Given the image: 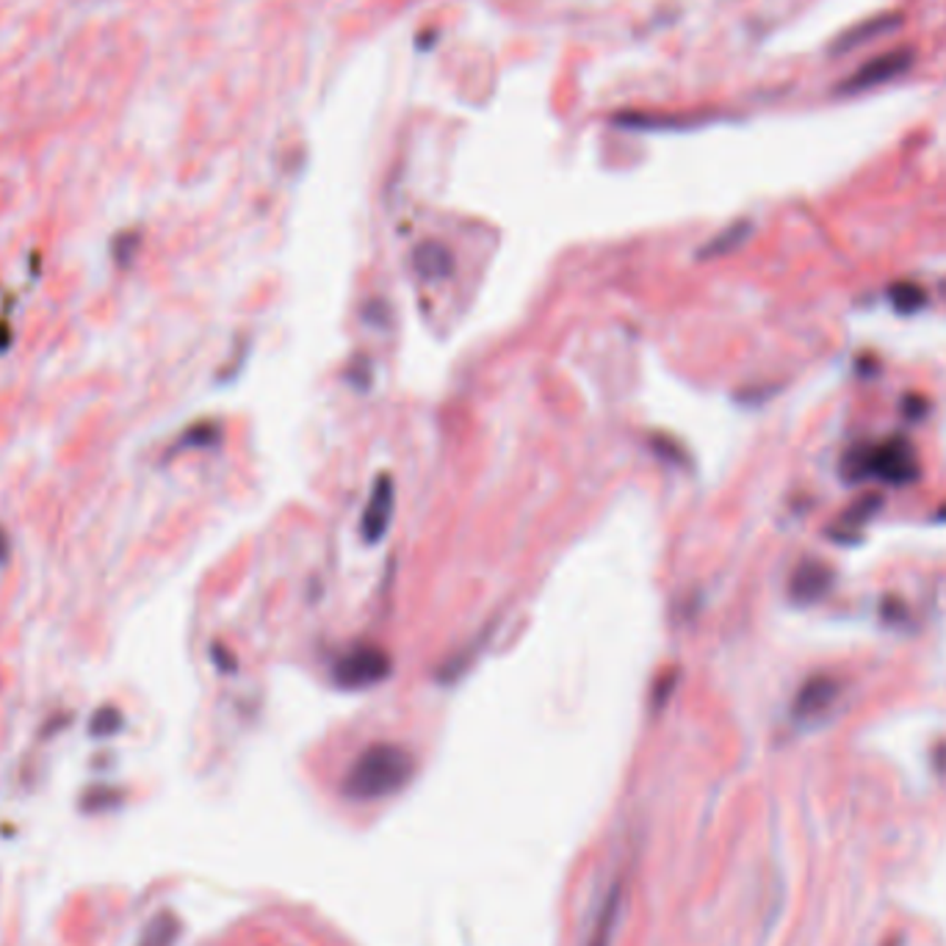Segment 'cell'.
Here are the masks:
<instances>
[{"instance_id": "4", "label": "cell", "mask_w": 946, "mask_h": 946, "mask_svg": "<svg viewBox=\"0 0 946 946\" xmlns=\"http://www.w3.org/2000/svg\"><path fill=\"white\" fill-rule=\"evenodd\" d=\"M903 26V14L899 11H886V14H875L869 20H861L855 26H849L847 31L838 33L836 42L831 44V53H849V50L861 48V44H869L875 39L888 37L897 28Z\"/></svg>"}, {"instance_id": "3", "label": "cell", "mask_w": 946, "mask_h": 946, "mask_svg": "<svg viewBox=\"0 0 946 946\" xmlns=\"http://www.w3.org/2000/svg\"><path fill=\"white\" fill-rule=\"evenodd\" d=\"M391 670V658L382 647H354L349 651L341 662L335 664V678L338 684L346 686V690H363V686L376 684L382 681Z\"/></svg>"}, {"instance_id": "2", "label": "cell", "mask_w": 946, "mask_h": 946, "mask_svg": "<svg viewBox=\"0 0 946 946\" xmlns=\"http://www.w3.org/2000/svg\"><path fill=\"white\" fill-rule=\"evenodd\" d=\"M910 64H914V50L910 48L886 50V53L875 56V59H869L866 64H861L849 78H844V81L838 83V92L858 94L866 92V89L883 87V83L894 81V78H899L903 72H908Z\"/></svg>"}, {"instance_id": "1", "label": "cell", "mask_w": 946, "mask_h": 946, "mask_svg": "<svg viewBox=\"0 0 946 946\" xmlns=\"http://www.w3.org/2000/svg\"><path fill=\"white\" fill-rule=\"evenodd\" d=\"M413 778V756L399 745H371L349 767L343 794L352 799H382Z\"/></svg>"}, {"instance_id": "5", "label": "cell", "mask_w": 946, "mask_h": 946, "mask_svg": "<svg viewBox=\"0 0 946 946\" xmlns=\"http://www.w3.org/2000/svg\"><path fill=\"white\" fill-rule=\"evenodd\" d=\"M393 512V482L391 476H380L376 482L374 495H371L369 506L363 512V534L369 543H376L382 537V532L388 529Z\"/></svg>"}, {"instance_id": "6", "label": "cell", "mask_w": 946, "mask_h": 946, "mask_svg": "<svg viewBox=\"0 0 946 946\" xmlns=\"http://www.w3.org/2000/svg\"><path fill=\"white\" fill-rule=\"evenodd\" d=\"M621 903H623V888L621 883H615V886L610 888V894H606L604 903H601L598 916H595V925L593 930H590L587 946L612 944V936H615V927H617V916H621Z\"/></svg>"}, {"instance_id": "7", "label": "cell", "mask_w": 946, "mask_h": 946, "mask_svg": "<svg viewBox=\"0 0 946 946\" xmlns=\"http://www.w3.org/2000/svg\"><path fill=\"white\" fill-rule=\"evenodd\" d=\"M413 266L421 278L441 280L452 274L454 261H452V252H449L446 246L437 244V241H426V244H421L419 250H415Z\"/></svg>"}, {"instance_id": "8", "label": "cell", "mask_w": 946, "mask_h": 946, "mask_svg": "<svg viewBox=\"0 0 946 946\" xmlns=\"http://www.w3.org/2000/svg\"><path fill=\"white\" fill-rule=\"evenodd\" d=\"M174 938H178V922L169 914H158L144 930L139 946H172Z\"/></svg>"}]
</instances>
